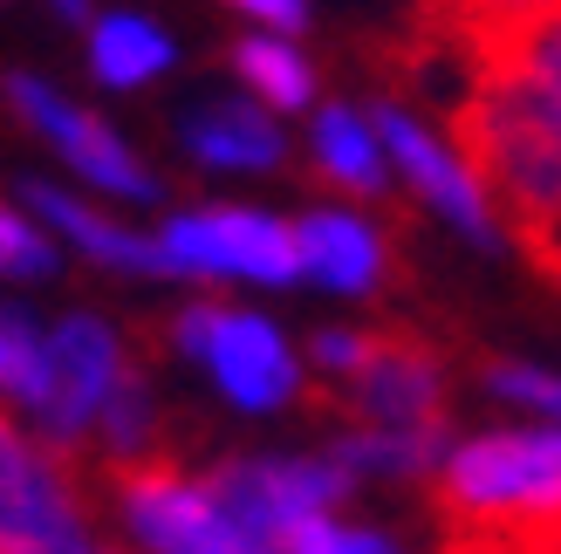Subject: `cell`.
<instances>
[{"label": "cell", "mask_w": 561, "mask_h": 554, "mask_svg": "<svg viewBox=\"0 0 561 554\" xmlns=\"http://www.w3.org/2000/svg\"><path fill=\"white\" fill-rule=\"evenodd\" d=\"M453 137L514 246L561 281V90L507 48H466Z\"/></svg>", "instance_id": "obj_1"}, {"label": "cell", "mask_w": 561, "mask_h": 554, "mask_svg": "<svg viewBox=\"0 0 561 554\" xmlns=\"http://www.w3.org/2000/svg\"><path fill=\"white\" fill-rule=\"evenodd\" d=\"M432 500L453 528H561V431H486L438 459Z\"/></svg>", "instance_id": "obj_2"}, {"label": "cell", "mask_w": 561, "mask_h": 554, "mask_svg": "<svg viewBox=\"0 0 561 554\" xmlns=\"http://www.w3.org/2000/svg\"><path fill=\"white\" fill-rule=\"evenodd\" d=\"M329 404L356 425L390 431H453V397H445V349L417 328H356L350 370H335Z\"/></svg>", "instance_id": "obj_3"}, {"label": "cell", "mask_w": 561, "mask_h": 554, "mask_svg": "<svg viewBox=\"0 0 561 554\" xmlns=\"http://www.w3.org/2000/svg\"><path fill=\"white\" fill-rule=\"evenodd\" d=\"M110 493L130 520V534L158 554H254L267 541L240 534L233 513L213 500L206 480H185L172 452H124L110 459Z\"/></svg>", "instance_id": "obj_4"}, {"label": "cell", "mask_w": 561, "mask_h": 554, "mask_svg": "<svg viewBox=\"0 0 561 554\" xmlns=\"http://www.w3.org/2000/svg\"><path fill=\"white\" fill-rule=\"evenodd\" d=\"M82 480L69 446H35L0 411V554H82Z\"/></svg>", "instance_id": "obj_5"}, {"label": "cell", "mask_w": 561, "mask_h": 554, "mask_svg": "<svg viewBox=\"0 0 561 554\" xmlns=\"http://www.w3.org/2000/svg\"><path fill=\"white\" fill-rule=\"evenodd\" d=\"M206 486H213V500L233 513L240 534L280 547L295 520L329 513L335 500H350L356 480L335 459H227V465L206 473Z\"/></svg>", "instance_id": "obj_6"}, {"label": "cell", "mask_w": 561, "mask_h": 554, "mask_svg": "<svg viewBox=\"0 0 561 554\" xmlns=\"http://www.w3.org/2000/svg\"><path fill=\"white\" fill-rule=\"evenodd\" d=\"M172 343L185 356H199V363H213L219 391H227L240 411H274V404H288L301 391L288 343H280L261 315H240V309H219V301H199V309H185L172 322Z\"/></svg>", "instance_id": "obj_7"}, {"label": "cell", "mask_w": 561, "mask_h": 554, "mask_svg": "<svg viewBox=\"0 0 561 554\" xmlns=\"http://www.w3.org/2000/svg\"><path fill=\"white\" fill-rule=\"evenodd\" d=\"M164 254L172 274H199V281H301V246L295 227H280L267 212H192L164 227Z\"/></svg>", "instance_id": "obj_8"}, {"label": "cell", "mask_w": 561, "mask_h": 554, "mask_svg": "<svg viewBox=\"0 0 561 554\" xmlns=\"http://www.w3.org/2000/svg\"><path fill=\"white\" fill-rule=\"evenodd\" d=\"M124 377V343L110 336L96 315H69L62 328L48 336V377L35 391V425L48 431V446H82L96 431V411L103 397L117 391Z\"/></svg>", "instance_id": "obj_9"}, {"label": "cell", "mask_w": 561, "mask_h": 554, "mask_svg": "<svg viewBox=\"0 0 561 554\" xmlns=\"http://www.w3.org/2000/svg\"><path fill=\"white\" fill-rule=\"evenodd\" d=\"M8 103L21 109L27 124H35L55 151H62L76 172H90L96 185H110V192H124V199H158V178L137 164V151L124 145V137H110L90 109H76V103H62L48 90V82H35V76H8Z\"/></svg>", "instance_id": "obj_10"}, {"label": "cell", "mask_w": 561, "mask_h": 554, "mask_svg": "<svg viewBox=\"0 0 561 554\" xmlns=\"http://www.w3.org/2000/svg\"><path fill=\"white\" fill-rule=\"evenodd\" d=\"M377 137L390 145V158H398V172H404L417 192H425V199H432L445 219H453V227H459L466 240H480V246L493 240V206H486L480 178L466 172V158H453V151L438 145V137H425V130H417V117H404L398 103L383 109Z\"/></svg>", "instance_id": "obj_11"}, {"label": "cell", "mask_w": 561, "mask_h": 554, "mask_svg": "<svg viewBox=\"0 0 561 554\" xmlns=\"http://www.w3.org/2000/svg\"><path fill=\"white\" fill-rule=\"evenodd\" d=\"M295 246H301V274L322 288H343V295H370L390 267V246L370 219L356 212H308L295 227Z\"/></svg>", "instance_id": "obj_12"}, {"label": "cell", "mask_w": 561, "mask_h": 554, "mask_svg": "<svg viewBox=\"0 0 561 554\" xmlns=\"http://www.w3.org/2000/svg\"><path fill=\"white\" fill-rule=\"evenodd\" d=\"M185 151L213 172H267L288 158V137L254 103H199L185 117Z\"/></svg>", "instance_id": "obj_13"}, {"label": "cell", "mask_w": 561, "mask_h": 554, "mask_svg": "<svg viewBox=\"0 0 561 554\" xmlns=\"http://www.w3.org/2000/svg\"><path fill=\"white\" fill-rule=\"evenodd\" d=\"M27 206H35L48 227H62L82 254H96L103 267H130V274H172V254H164V240H145L130 227H110L103 212H90L82 199H69V192L55 185H27Z\"/></svg>", "instance_id": "obj_14"}, {"label": "cell", "mask_w": 561, "mask_h": 554, "mask_svg": "<svg viewBox=\"0 0 561 554\" xmlns=\"http://www.w3.org/2000/svg\"><path fill=\"white\" fill-rule=\"evenodd\" d=\"M316 164H322V172L343 185V192H356V199H390L377 130L363 124L356 109H343V103H329L322 117H316Z\"/></svg>", "instance_id": "obj_15"}, {"label": "cell", "mask_w": 561, "mask_h": 554, "mask_svg": "<svg viewBox=\"0 0 561 554\" xmlns=\"http://www.w3.org/2000/svg\"><path fill=\"white\" fill-rule=\"evenodd\" d=\"M164 62H172V42H164L151 21H137V14H96V27H90V69L103 82L137 90V82H151Z\"/></svg>", "instance_id": "obj_16"}, {"label": "cell", "mask_w": 561, "mask_h": 554, "mask_svg": "<svg viewBox=\"0 0 561 554\" xmlns=\"http://www.w3.org/2000/svg\"><path fill=\"white\" fill-rule=\"evenodd\" d=\"M459 48H507L514 62H527L541 82L561 90V0H548V8H535V14L500 21V27H486V35H472Z\"/></svg>", "instance_id": "obj_17"}, {"label": "cell", "mask_w": 561, "mask_h": 554, "mask_svg": "<svg viewBox=\"0 0 561 554\" xmlns=\"http://www.w3.org/2000/svg\"><path fill=\"white\" fill-rule=\"evenodd\" d=\"M233 62L267 96V109H301L308 96H316V69H308L295 48H280V42H240Z\"/></svg>", "instance_id": "obj_18"}, {"label": "cell", "mask_w": 561, "mask_h": 554, "mask_svg": "<svg viewBox=\"0 0 561 554\" xmlns=\"http://www.w3.org/2000/svg\"><path fill=\"white\" fill-rule=\"evenodd\" d=\"M48 377V336L35 328V315L0 309V397L8 404H35Z\"/></svg>", "instance_id": "obj_19"}, {"label": "cell", "mask_w": 561, "mask_h": 554, "mask_svg": "<svg viewBox=\"0 0 561 554\" xmlns=\"http://www.w3.org/2000/svg\"><path fill=\"white\" fill-rule=\"evenodd\" d=\"M417 8H425V21L438 27L445 42H472V35H486V27L514 21V14L548 8V0H417Z\"/></svg>", "instance_id": "obj_20"}, {"label": "cell", "mask_w": 561, "mask_h": 554, "mask_svg": "<svg viewBox=\"0 0 561 554\" xmlns=\"http://www.w3.org/2000/svg\"><path fill=\"white\" fill-rule=\"evenodd\" d=\"M280 554H398V547L377 541V534H363V528H335L329 513H308V520L288 528Z\"/></svg>", "instance_id": "obj_21"}, {"label": "cell", "mask_w": 561, "mask_h": 554, "mask_svg": "<svg viewBox=\"0 0 561 554\" xmlns=\"http://www.w3.org/2000/svg\"><path fill=\"white\" fill-rule=\"evenodd\" d=\"M55 267V246L42 240V227H27L21 212L0 206V274H14V281H42Z\"/></svg>", "instance_id": "obj_22"}, {"label": "cell", "mask_w": 561, "mask_h": 554, "mask_svg": "<svg viewBox=\"0 0 561 554\" xmlns=\"http://www.w3.org/2000/svg\"><path fill=\"white\" fill-rule=\"evenodd\" d=\"M486 391L514 397V404H535L548 418H561V377L535 370V363H486Z\"/></svg>", "instance_id": "obj_23"}, {"label": "cell", "mask_w": 561, "mask_h": 554, "mask_svg": "<svg viewBox=\"0 0 561 554\" xmlns=\"http://www.w3.org/2000/svg\"><path fill=\"white\" fill-rule=\"evenodd\" d=\"M438 554H554V541L541 528H527V534H493V528H459L453 541H445Z\"/></svg>", "instance_id": "obj_24"}, {"label": "cell", "mask_w": 561, "mask_h": 554, "mask_svg": "<svg viewBox=\"0 0 561 554\" xmlns=\"http://www.w3.org/2000/svg\"><path fill=\"white\" fill-rule=\"evenodd\" d=\"M247 14H261V21H274V27H301L308 21V0H240Z\"/></svg>", "instance_id": "obj_25"}, {"label": "cell", "mask_w": 561, "mask_h": 554, "mask_svg": "<svg viewBox=\"0 0 561 554\" xmlns=\"http://www.w3.org/2000/svg\"><path fill=\"white\" fill-rule=\"evenodd\" d=\"M48 8L62 14L69 27H96V8H90V0H48Z\"/></svg>", "instance_id": "obj_26"}]
</instances>
